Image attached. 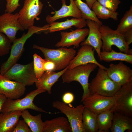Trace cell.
Returning a JSON list of instances; mask_svg holds the SVG:
<instances>
[{
    "label": "cell",
    "mask_w": 132,
    "mask_h": 132,
    "mask_svg": "<svg viewBox=\"0 0 132 132\" xmlns=\"http://www.w3.org/2000/svg\"><path fill=\"white\" fill-rule=\"evenodd\" d=\"M7 99L6 97L4 95L0 94V114L3 105Z\"/></svg>",
    "instance_id": "39"
},
{
    "label": "cell",
    "mask_w": 132,
    "mask_h": 132,
    "mask_svg": "<svg viewBox=\"0 0 132 132\" xmlns=\"http://www.w3.org/2000/svg\"><path fill=\"white\" fill-rule=\"evenodd\" d=\"M43 4L40 0H25L19 12V21L24 29L34 25V19L41 13Z\"/></svg>",
    "instance_id": "10"
},
{
    "label": "cell",
    "mask_w": 132,
    "mask_h": 132,
    "mask_svg": "<svg viewBox=\"0 0 132 132\" xmlns=\"http://www.w3.org/2000/svg\"><path fill=\"white\" fill-rule=\"evenodd\" d=\"M81 46L76 55L68 66L67 69H72L78 66L93 63L97 64L99 67L106 70L107 68L99 64L96 60L94 55L95 50L93 47L87 45Z\"/></svg>",
    "instance_id": "15"
},
{
    "label": "cell",
    "mask_w": 132,
    "mask_h": 132,
    "mask_svg": "<svg viewBox=\"0 0 132 132\" xmlns=\"http://www.w3.org/2000/svg\"><path fill=\"white\" fill-rule=\"evenodd\" d=\"M52 105L66 116L72 132H86L82 123V114L85 108L83 104L73 108L69 107L63 102L56 101L52 103Z\"/></svg>",
    "instance_id": "8"
},
{
    "label": "cell",
    "mask_w": 132,
    "mask_h": 132,
    "mask_svg": "<svg viewBox=\"0 0 132 132\" xmlns=\"http://www.w3.org/2000/svg\"><path fill=\"white\" fill-rule=\"evenodd\" d=\"M43 132H72L67 119L60 117L44 122Z\"/></svg>",
    "instance_id": "20"
},
{
    "label": "cell",
    "mask_w": 132,
    "mask_h": 132,
    "mask_svg": "<svg viewBox=\"0 0 132 132\" xmlns=\"http://www.w3.org/2000/svg\"><path fill=\"white\" fill-rule=\"evenodd\" d=\"M33 57L34 70L36 77L38 79L45 71L44 64L46 60L36 53L33 55Z\"/></svg>",
    "instance_id": "31"
},
{
    "label": "cell",
    "mask_w": 132,
    "mask_h": 132,
    "mask_svg": "<svg viewBox=\"0 0 132 132\" xmlns=\"http://www.w3.org/2000/svg\"><path fill=\"white\" fill-rule=\"evenodd\" d=\"M48 28L47 24L42 27L33 25L28 29L26 34L24 33L21 38H16L12 42L13 44L11 47L9 57L1 65L0 74L3 75L17 63L24 51V45L28 39L34 33L40 34L43 32L46 34L48 30Z\"/></svg>",
    "instance_id": "1"
},
{
    "label": "cell",
    "mask_w": 132,
    "mask_h": 132,
    "mask_svg": "<svg viewBox=\"0 0 132 132\" xmlns=\"http://www.w3.org/2000/svg\"><path fill=\"white\" fill-rule=\"evenodd\" d=\"M102 44V51L110 52L112 49V46H116L121 52L132 55V50L125 42L123 34L108 26L100 25Z\"/></svg>",
    "instance_id": "5"
},
{
    "label": "cell",
    "mask_w": 132,
    "mask_h": 132,
    "mask_svg": "<svg viewBox=\"0 0 132 132\" xmlns=\"http://www.w3.org/2000/svg\"><path fill=\"white\" fill-rule=\"evenodd\" d=\"M123 35L125 42L129 45L132 43V28L125 32Z\"/></svg>",
    "instance_id": "37"
},
{
    "label": "cell",
    "mask_w": 132,
    "mask_h": 132,
    "mask_svg": "<svg viewBox=\"0 0 132 132\" xmlns=\"http://www.w3.org/2000/svg\"><path fill=\"white\" fill-rule=\"evenodd\" d=\"M55 67V65L54 63L52 61L46 60L44 64V67L45 71H54Z\"/></svg>",
    "instance_id": "38"
},
{
    "label": "cell",
    "mask_w": 132,
    "mask_h": 132,
    "mask_svg": "<svg viewBox=\"0 0 132 132\" xmlns=\"http://www.w3.org/2000/svg\"><path fill=\"white\" fill-rule=\"evenodd\" d=\"M111 132H132V118L119 113L114 112L111 126Z\"/></svg>",
    "instance_id": "22"
},
{
    "label": "cell",
    "mask_w": 132,
    "mask_h": 132,
    "mask_svg": "<svg viewBox=\"0 0 132 132\" xmlns=\"http://www.w3.org/2000/svg\"><path fill=\"white\" fill-rule=\"evenodd\" d=\"M76 5L81 11L82 18L85 20H90L97 23L100 25L103 24L102 22L98 19L95 12L86 3L81 0H75Z\"/></svg>",
    "instance_id": "29"
},
{
    "label": "cell",
    "mask_w": 132,
    "mask_h": 132,
    "mask_svg": "<svg viewBox=\"0 0 132 132\" xmlns=\"http://www.w3.org/2000/svg\"><path fill=\"white\" fill-rule=\"evenodd\" d=\"M121 86L109 77L106 70L99 67L95 76L89 83L88 89L90 94L111 97L115 95Z\"/></svg>",
    "instance_id": "3"
},
{
    "label": "cell",
    "mask_w": 132,
    "mask_h": 132,
    "mask_svg": "<svg viewBox=\"0 0 132 132\" xmlns=\"http://www.w3.org/2000/svg\"><path fill=\"white\" fill-rule=\"evenodd\" d=\"M86 2V4L88 5L90 8H91L94 3L97 0H85Z\"/></svg>",
    "instance_id": "40"
},
{
    "label": "cell",
    "mask_w": 132,
    "mask_h": 132,
    "mask_svg": "<svg viewBox=\"0 0 132 132\" xmlns=\"http://www.w3.org/2000/svg\"><path fill=\"white\" fill-rule=\"evenodd\" d=\"M87 28L77 29L70 32H61L60 33V41L57 43L56 47H68L73 45L75 48H78L79 44L85 39L89 33Z\"/></svg>",
    "instance_id": "16"
},
{
    "label": "cell",
    "mask_w": 132,
    "mask_h": 132,
    "mask_svg": "<svg viewBox=\"0 0 132 132\" xmlns=\"http://www.w3.org/2000/svg\"><path fill=\"white\" fill-rule=\"evenodd\" d=\"M106 71L109 77L121 86L132 81V70L121 61L117 64L111 63Z\"/></svg>",
    "instance_id": "13"
},
{
    "label": "cell",
    "mask_w": 132,
    "mask_h": 132,
    "mask_svg": "<svg viewBox=\"0 0 132 132\" xmlns=\"http://www.w3.org/2000/svg\"><path fill=\"white\" fill-rule=\"evenodd\" d=\"M116 95L115 103L110 110L132 118V81L122 86Z\"/></svg>",
    "instance_id": "9"
},
{
    "label": "cell",
    "mask_w": 132,
    "mask_h": 132,
    "mask_svg": "<svg viewBox=\"0 0 132 132\" xmlns=\"http://www.w3.org/2000/svg\"><path fill=\"white\" fill-rule=\"evenodd\" d=\"M3 75L9 79L21 83L25 86L33 85L38 80L34 72L33 61L25 65L16 63Z\"/></svg>",
    "instance_id": "7"
},
{
    "label": "cell",
    "mask_w": 132,
    "mask_h": 132,
    "mask_svg": "<svg viewBox=\"0 0 132 132\" xmlns=\"http://www.w3.org/2000/svg\"><path fill=\"white\" fill-rule=\"evenodd\" d=\"M100 56V61L110 62L113 61H120L132 64V55L117 52L112 49L110 52H101Z\"/></svg>",
    "instance_id": "26"
},
{
    "label": "cell",
    "mask_w": 132,
    "mask_h": 132,
    "mask_svg": "<svg viewBox=\"0 0 132 132\" xmlns=\"http://www.w3.org/2000/svg\"><path fill=\"white\" fill-rule=\"evenodd\" d=\"M19 0H6V8L10 12H12L15 11L20 6L19 3Z\"/></svg>",
    "instance_id": "35"
},
{
    "label": "cell",
    "mask_w": 132,
    "mask_h": 132,
    "mask_svg": "<svg viewBox=\"0 0 132 132\" xmlns=\"http://www.w3.org/2000/svg\"><path fill=\"white\" fill-rule=\"evenodd\" d=\"M46 91L43 89L37 88L30 92L25 97L21 99H12L7 98L3 105L1 112H8L30 109L38 112L50 113L38 107L33 102L34 98L37 95Z\"/></svg>",
    "instance_id": "6"
},
{
    "label": "cell",
    "mask_w": 132,
    "mask_h": 132,
    "mask_svg": "<svg viewBox=\"0 0 132 132\" xmlns=\"http://www.w3.org/2000/svg\"><path fill=\"white\" fill-rule=\"evenodd\" d=\"M21 116L32 132H43L44 122L42 119L41 114L33 116L25 110L22 111Z\"/></svg>",
    "instance_id": "24"
},
{
    "label": "cell",
    "mask_w": 132,
    "mask_h": 132,
    "mask_svg": "<svg viewBox=\"0 0 132 132\" xmlns=\"http://www.w3.org/2000/svg\"><path fill=\"white\" fill-rule=\"evenodd\" d=\"M91 9L99 19L105 20L111 18L115 21L118 20L119 14L118 12L113 11L109 10L97 1L94 3Z\"/></svg>",
    "instance_id": "28"
},
{
    "label": "cell",
    "mask_w": 132,
    "mask_h": 132,
    "mask_svg": "<svg viewBox=\"0 0 132 132\" xmlns=\"http://www.w3.org/2000/svg\"><path fill=\"white\" fill-rule=\"evenodd\" d=\"M116 95L111 97L90 94L81 102L83 104L97 115L110 110L114 105Z\"/></svg>",
    "instance_id": "11"
},
{
    "label": "cell",
    "mask_w": 132,
    "mask_h": 132,
    "mask_svg": "<svg viewBox=\"0 0 132 132\" xmlns=\"http://www.w3.org/2000/svg\"><path fill=\"white\" fill-rule=\"evenodd\" d=\"M19 14L5 12L0 15V32L6 35L12 42L16 38L18 31L24 29L19 20Z\"/></svg>",
    "instance_id": "12"
},
{
    "label": "cell",
    "mask_w": 132,
    "mask_h": 132,
    "mask_svg": "<svg viewBox=\"0 0 132 132\" xmlns=\"http://www.w3.org/2000/svg\"><path fill=\"white\" fill-rule=\"evenodd\" d=\"M11 43L6 35L0 32V56L5 55L9 53Z\"/></svg>",
    "instance_id": "32"
},
{
    "label": "cell",
    "mask_w": 132,
    "mask_h": 132,
    "mask_svg": "<svg viewBox=\"0 0 132 132\" xmlns=\"http://www.w3.org/2000/svg\"><path fill=\"white\" fill-rule=\"evenodd\" d=\"M70 0V4L67 5L66 0H62L61 8L59 10L55 11L53 16L48 15L46 18V22L50 24L58 19L68 17L82 18L81 11L75 3L74 0Z\"/></svg>",
    "instance_id": "18"
},
{
    "label": "cell",
    "mask_w": 132,
    "mask_h": 132,
    "mask_svg": "<svg viewBox=\"0 0 132 132\" xmlns=\"http://www.w3.org/2000/svg\"><path fill=\"white\" fill-rule=\"evenodd\" d=\"M22 110L0 114V132H12L21 116Z\"/></svg>",
    "instance_id": "21"
},
{
    "label": "cell",
    "mask_w": 132,
    "mask_h": 132,
    "mask_svg": "<svg viewBox=\"0 0 132 132\" xmlns=\"http://www.w3.org/2000/svg\"><path fill=\"white\" fill-rule=\"evenodd\" d=\"M98 66L93 63L78 66L67 70L61 76L63 83H69L76 81L81 85L83 91L81 102L90 94L88 89L89 77L91 73Z\"/></svg>",
    "instance_id": "2"
},
{
    "label": "cell",
    "mask_w": 132,
    "mask_h": 132,
    "mask_svg": "<svg viewBox=\"0 0 132 132\" xmlns=\"http://www.w3.org/2000/svg\"><path fill=\"white\" fill-rule=\"evenodd\" d=\"M68 67L58 72L52 71H46L35 82L37 88L45 90L49 94H52L51 89L54 85L58 80L59 77L67 69Z\"/></svg>",
    "instance_id": "19"
},
{
    "label": "cell",
    "mask_w": 132,
    "mask_h": 132,
    "mask_svg": "<svg viewBox=\"0 0 132 132\" xmlns=\"http://www.w3.org/2000/svg\"><path fill=\"white\" fill-rule=\"evenodd\" d=\"M49 24V32L53 33L70 28L72 26L77 29L82 28L86 26L87 23L86 20L82 18H74L64 22H54Z\"/></svg>",
    "instance_id": "23"
},
{
    "label": "cell",
    "mask_w": 132,
    "mask_h": 132,
    "mask_svg": "<svg viewBox=\"0 0 132 132\" xmlns=\"http://www.w3.org/2000/svg\"><path fill=\"white\" fill-rule=\"evenodd\" d=\"M33 48L40 50L45 59L54 63L55 66L54 71L62 70L67 67L76 53V51L71 48L61 47L57 49H51L34 44Z\"/></svg>",
    "instance_id": "4"
},
{
    "label": "cell",
    "mask_w": 132,
    "mask_h": 132,
    "mask_svg": "<svg viewBox=\"0 0 132 132\" xmlns=\"http://www.w3.org/2000/svg\"><path fill=\"white\" fill-rule=\"evenodd\" d=\"M113 114L114 112L109 110L97 115L98 132H108L110 131L112 125Z\"/></svg>",
    "instance_id": "27"
},
{
    "label": "cell",
    "mask_w": 132,
    "mask_h": 132,
    "mask_svg": "<svg viewBox=\"0 0 132 132\" xmlns=\"http://www.w3.org/2000/svg\"><path fill=\"white\" fill-rule=\"evenodd\" d=\"M12 132H32L24 121L19 120Z\"/></svg>",
    "instance_id": "34"
},
{
    "label": "cell",
    "mask_w": 132,
    "mask_h": 132,
    "mask_svg": "<svg viewBox=\"0 0 132 132\" xmlns=\"http://www.w3.org/2000/svg\"><path fill=\"white\" fill-rule=\"evenodd\" d=\"M25 86L21 83L11 81L0 74V94L4 95L7 99H19L24 94Z\"/></svg>",
    "instance_id": "14"
},
{
    "label": "cell",
    "mask_w": 132,
    "mask_h": 132,
    "mask_svg": "<svg viewBox=\"0 0 132 132\" xmlns=\"http://www.w3.org/2000/svg\"><path fill=\"white\" fill-rule=\"evenodd\" d=\"M132 28V5L129 10L127 11L121 19L116 30L123 34Z\"/></svg>",
    "instance_id": "30"
},
{
    "label": "cell",
    "mask_w": 132,
    "mask_h": 132,
    "mask_svg": "<svg viewBox=\"0 0 132 132\" xmlns=\"http://www.w3.org/2000/svg\"><path fill=\"white\" fill-rule=\"evenodd\" d=\"M97 115L85 107L82 117L83 127L86 132H98Z\"/></svg>",
    "instance_id": "25"
},
{
    "label": "cell",
    "mask_w": 132,
    "mask_h": 132,
    "mask_svg": "<svg viewBox=\"0 0 132 132\" xmlns=\"http://www.w3.org/2000/svg\"><path fill=\"white\" fill-rule=\"evenodd\" d=\"M100 4L109 10L116 12L119 5L121 3L120 0H97Z\"/></svg>",
    "instance_id": "33"
},
{
    "label": "cell",
    "mask_w": 132,
    "mask_h": 132,
    "mask_svg": "<svg viewBox=\"0 0 132 132\" xmlns=\"http://www.w3.org/2000/svg\"><path fill=\"white\" fill-rule=\"evenodd\" d=\"M86 21L87 25L89 28L88 36L80 43V45H87L93 47L96 51L100 60L102 42L99 30L100 25L91 20H87Z\"/></svg>",
    "instance_id": "17"
},
{
    "label": "cell",
    "mask_w": 132,
    "mask_h": 132,
    "mask_svg": "<svg viewBox=\"0 0 132 132\" xmlns=\"http://www.w3.org/2000/svg\"><path fill=\"white\" fill-rule=\"evenodd\" d=\"M74 99V94L70 92H67L65 93L62 97L63 102L67 104L72 103Z\"/></svg>",
    "instance_id": "36"
}]
</instances>
